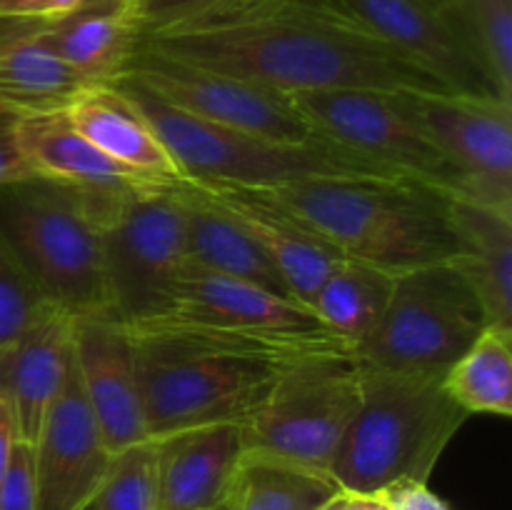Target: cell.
<instances>
[{
    "label": "cell",
    "instance_id": "1",
    "mask_svg": "<svg viewBox=\"0 0 512 510\" xmlns=\"http://www.w3.org/2000/svg\"><path fill=\"white\" fill-rule=\"evenodd\" d=\"M138 50L285 95L445 90L330 0H238L205 18L145 35Z\"/></svg>",
    "mask_w": 512,
    "mask_h": 510
},
{
    "label": "cell",
    "instance_id": "2",
    "mask_svg": "<svg viewBox=\"0 0 512 510\" xmlns=\"http://www.w3.org/2000/svg\"><path fill=\"white\" fill-rule=\"evenodd\" d=\"M128 330L150 438L243 423L290 363L318 350L350 348L330 330L258 335L175 320Z\"/></svg>",
    "mask_w": 512,
    "mask_h": 510
},
{
    "label": "cell",
    "instance_id": "3",
    "mask_svg": "<svg viewBox=\"0 0 512 510\" xmlns=\"http://www.w3.org/2000/svg\"><path fill=\"white\" fill-rule=\"evenodd\" d=\"M265 193L338 255L390 275L443 263L455 253L450 195L418 180L315 178Z\"/></svg>",
    "mask_w": 512,
    "mask_h": 510
},
{
    "label": "cell",
    "instance_id": "4",
    "mask_svg": "<svg viewBox=\"0 0 512 510\" xmlns=\"http://www.w3.org/2000/svg\"><path fill=\"white\" fill-rule=\"evenodd\" d=\"M443 375L363 363L360 403L330 465L345 495L373 498L405 480L428 483L470 418L448 395Z\"/></svg>",
    "mask_w": 512,
    "mask_h": 510
},
{
    "label": "cell",
    "instance_id": "5",
    "mask_svg": "<svg viewBox=\"0 0 512 510\" xmlns=\"http://www.w3.org/2000/svg\"><path fill=\"white\" fill-rule=\"evenodd\" d=\"M110 83L133 98L185 180L270 190L315 178H403L330 140L290 143L220 128L165 105L120 75Z\"/></svg>",
    "mask_w": 512,
    "mask_h": 510
},
{
    "label": "cell",
    "instance_id": "6",
    "mask_svg": "<svg viewBox=\"0 0 512 510\" xmlns=\"http://www.w3.org/2000/svg\"><path fill=\"white\" fill-rule=\"evenodd\" d=\"M0 238L50 305L73 318L108 313L100 228L85 190L45 178L0 185Z\"/></svg>",
    "mask_w": 512,
    "mask_h": 510
},
{
    "label": "cell",
    "instance_id": "7",
    "mask_svg": "<svg viewBox=\"0 0 512 510\" xmlns=\"http://www.w3.org/2000/svg\"><path fill=\"white\" fill-rule=\"evenodd\" d=\"M88 195L100 228L108 313L128 328L160 318L188 263L173 180Z\"/></svg>",
    "mask_w": 512,
    "mask_h": 510
},
{
    "label": "cell",
    "instance_id": "8",
    "mask_svg": "<svg viewBox=\"0 0 512 510\" xmlns=\"http://www.w3.org/2000/svg\"><path fill=\"white\" fill-rule=\"evenodd\" d=\"M360 378L363 363L353 348L318 350L290 363L240 423L245 455L330 475L360 403Z\"/></svg>",
    "mask_w": 512,
    "mask_h": 510
},
{
    "label": "cell",
    "instance_id": "9",
    "mask_svg": "<svg viewBox=\"0 0 512 510\" xmlns=\"http://www.w3.org/2000/svg\"><path fill=\"white\" fill-rule=\"evenodd\" d=\"M485 328L475 290L443 260L395 275L388 308L355 355L373 368L445 373Z\"/></svg>",
    "mask_w": 512,
    "mask_h": 510
},
{
    "label": "cell",
    "instance_id": "10",
    "mask_svg": "<svg viewBox=\"0 0 512 510\" xmlns=\"http://www.w3.org/2000/svg\"><path fill=\"white\" fill-rule=\"evenodd\" d=\"M403 93L323 90L293 95V100L318 138L373 160L403 178L418 180L448 195H463L458 170L443 158L410 115Z\"/></svg>",
    "mask_w": 512,
    "mask_h": 510
},
{
    "label": "cell",
    "instance_id": "11",
    "mask_svg": "<svg viewBox=\"0 0 512 510\" xmlns=\"http://www.w3.org/2000/svg\"><path fill=\"white\" fill-rule=\"evenodd\" d=\"M120 78L148 90L165 105L220 128L243 130L290 143L323 140L300 115L293 95L268 85L135 50Z\"/></svg>",
    "mask_w": 512,
    "mask_h": 510
},
{
    "label": "cell",
    "instance_id": "12",
    "mask_svg": "<svg viewBox=\"0 0 512 510\" xmlns=\"http://www.w3.org/2000/svg\"><path fill=\"white\" fill-rule=\"evenodd\" d=\"M403 100L458 170L463 195L512 210V100L450 90H405Z\"/></svg>",
    "mask_w": 512,
    "mask_h": 510
},
{
    "label": "cell",
    "instance_id": "13",
    "mask_svg": "<svg viewBox=\"0 0 512 510\" xmlns=\"http://www.w3.org/2000/svg\"><path fill=\"white\" fill-rule=\"evenodd\" d=\"M360 28L438 80L450 93L503 95L470 38L460 5L438 10L420 0H330ZM508 98V95H503ZM512 100V98H510Z\"/></svg>",
    "mask_w": 512,
    "mask_h": 510
},
{
    "label": "cell",
    "instance_id": "14",
    "mask_svg": "<svg viewBox=\"0 0 512 510\" xmlns=\"http://www.w3.org/2000/svg\"><path fill=\"white\" fill-rule=\"evenodd\" d=\"M75 378L110 453L148 440L133 335L110 313L73 318Z\"/></svg>",
    "mask_w": 512,
    "mask_h": 510
},
{
    "label": "cell",
    "instance_id": "15",
    "mask_svg": "<svg viewBox=\"0 0 512 510\" xmlns=\"http://www.w3.org/2000/svg\"><path fill=\"white\" fill-rule=\"evenodd\" d=\"M38 510H90L113 453L75 378L73 355L63 385L33 443Z\"/></svg>",
    "mask_w": 512,
    "mask_h": 510
},
{
    "label": "cell",
    "instance_id": "16",
    "mask_svg": "<svg viewBox=\"0 0 512 510\" xmlns=\"http://www.w3.org/2000/svg\"><path fill=\"white\" fill-rule=\"evenodd\" d=\"M155 320L258 335L325 330L313 310L295 298L273 293L248 280L213 273L190 260L175 283L168 308Z\"/></svg>",
    "mask_w": 512,
    "mask_h": 510
},
{
    "label": "cell",
    "instance_id": "17",
    "mask_svg": "<svg viewBox=\"0 0 512 510\" xmlns=\"http://www.w3.org/2000/svg\"><path fill=\"white\" fill-rule=\"evenodd\" d=\"M188 183H193L205 198L213 200L218 208L233 215L248 230L250 238L278 265L295 300L310 308L315 290L320 288L335 260L343 255H338L318 235L310 233L265 190L223 183H195V180H188Z\"/></svg>",
    "mask_w": 512,
    "mask_h": 510
},
{
    "label": "cell",
    "instance_id": "18",
    "mask_svg": "<svg viewBox=\"0 0 512 510\" xmlns=\"http://www.w3.org/2000/svg\"><path fill=\"white\" fill-rule=\"evenodd\" d=\"M155 443V510H213L230 498L245 455L240 423L200 425L155 438Z\"/></svg>",
    "mask_w": 512,
    "mask_h": 510
},
{
    "label": "cell",
    "instance_id": "19",
    "mask_svg": "<svg viewBox=\"0 0 512 510\" xmlns=\"http://www.w3.org/2000/svg\"><path fill=\"white\" fill-rule=\"evenodd\" d=\"M73 345V315L48 308L28 330L0 343V395L13 408L18 435L35 443L63 385Z\"/></svg>",
    "mask_w": 512,
    "mask_h": 510
},
{
    "label": "cell",
    "instance_id": "20",
    "mask_svg": "<svg viewBox=\"0 0 512 510\" xmlns=\"http://www.w3.org/2000/svg\"><path fill=\"white\" fill-rule=\"evenodd\" d=\"M63 113L90 145L138 178L153 183L183 178L148 118L115 83H88Z\"/></svg>",
    "mask_w": 512,
    "mask_h": 510
},
{
    "label": "cell",
    "instance_id": "21",
    "mask_svg": "<svg viewBox=\"0 0 512 510\" xmlns=\"http://www.w3.org/2000/svg\"><path fill=\"white\" fill-rule=\"evenodd\" d=\"M455 253L450 263L468 280L490 328L512 333V210L470 195H450Z\"/></svg>",
    "mask_w": 512,
    "mask_h": 510
},
{
    "label": "cell",
    "instance_id": "22",
    "mask_svg": "<svg viewBox=\"0 0 512 510\" xmlns=\"http://www.w3.org/2000/svg\"><path fill=\"white\" fill-rule=\"evenodd\" d=\"M15 143L33 178L53 180L85 193H113L153 183L125 170L90 145L63 110L15 118Z\"/></svg>",
    "mask_w": 512,
    "mask_h": 510
},
{
    "label": "cell",
    "instance_id": "23",
    "mask_svg": "<svg viewBox=\"0 0 512 510\" xmlns=\"http://www.w3.org/2000/svg\"><path fill=\"white\" fill-rule=\"evenodd\" d=\"M173 188L183 203L185 250H188L190 263L295 298L285 278L280 275L278 265L250 238L248 230L233 215H228L213 200L205 198L185 178L173 180Z\"/></svg>",
    "mask_w": 512,
    "mask_h": 510
},
{
    "label": "cell",
    "instance_id": "24",
    "mask_svg": "<svg viewBox=\"0 0 512 510\" xmlns=\"http://www.w3.org/2000/svg\"><path fill=\"white\" fill-rule=\"evenodd\" d=\"M0 110L13 118L63 110L85 80L35 33L30 20H0Z\"/></svg>",
    "mask_w": 512,
    "mask_h": 510
},
{
    "label": "cell",
    "instance_id": "25",
    "mask_svg": "<svg viewBox=\"0 0 512 510\" xmlns=\"http://www.w3.org/2000/svg\"><path fill=\"white\" fill-rule=\"evenodd\" d=\"M38 38L85 83H110L128 68L140 35L123 10L83 8L60 20H30Z\"/></svg>",
    "mask_w": 512,
    "mask_h": 510
},
{
    "label": "cell",
    "instance_id": "26",
    "mask_svg": "<svg viewBox=\"0 0 512 510\" xmlns=\"http://www.w3.org/2000/svg\"><path fill=\"white\" fill-rule=\"evenodd\" d=\"M393 283L395 275L385 270L353 258H338L315 290L310 310L325 330L355 350L378 328Z\"/></svg>",
    "mask_w": 512,
    "mask_h": 510
},
{
    "label": "cell",
    "instance_id": "27",
    "mask_svg": "<svg viewBox=\"0 0 512 510\" xmlns=\"http://www.w3.org/2000/svg\"><path fill=\"white\" fill-rule=\"evenodd\" d=\"M443 385L468 415H512V333L485 328L445 370Z\"/></svg>",
    "mask_w": 512,
    "mask_h": 510
},
{
    "label": "cell",
    "instance_id": "28",
    "mask_svg": "<svg viewBox=\"0 0 512 510\" xmlns=\"http://www.w3.org/2000/svg\"><path fill=\"white\" fill-rule=\"evenodd\" d=\"M343 490L330 475L243 455L233 485L235 510H323Z\"/></svg>",
    "mask_w": 512,
    "mask_h": 510
},
{
    "label": "cell",
    "instance_id": "29",
    "mask_svg": "<svg viewBox=\"0 0 512 510\" xmlns=\"http://www.w3.org/2000/svg\"><path fill=\"white\" fill-rule=\"evenodd\" d=\"M158 500V443L155 438L118 450L90 510H155Z\"/></svg>",
    "mask_w": 512,
    "mask_h": 510
},
{
    "label": "cell",
    "instance_id": "30",
    "mask_svg": "<svg viewBox=\"0 0 512 510\" xmlns=\"http://www.w3.org/2000/svg\"><path fill=\"white\" fill-rule=\"evenodd\" d=\"M460 15L498 90L512 98V0H460Z\"/></svg>",
    "mask_w": 512,
    "mask_h": 510
},
{
    "label": "cell",
    "instance_id": "31",
    "mask_svg": "<svg viewBox=\"0 0 512 510\" xmlns=\"http://www.w3.org/2000/svg\"><path fill=\"white\" fill-rule=\"evenodd\" d=\"M53 305L43 298L23 265L0 238V343L28 330Z\"/></svg>",
    "mask_w": 512,
    "mask_h": 510
},
{
    "label": "cell",
    "instance_id": "32",
    "mask_svg": "<svg viewBox=\"0 0 512 510\" xmlns=\"http://www.w3.org/2000/svg\"><path fill=\"white\" fill-rule=\"evenodd\" d=\"M238 0H128L123 15L140 38L205 18L210 13L228 8Z\"/></svg>",
    "mask_w": 512,
    "mask_h": 510
},
{
    "label": "cell",
    "instance_id": "33",
    "mask_svg": "<svg viewBox=\"0 0 512 510\" xmlns=\"http://www.w3.org/2000/svg\"><path fill=\"white\" fill-rule=\"evenodd\" d=\"M0 510H38L33 443H25V440L15 443L8 473L0 485Z\"/></svg>",
    "mask_w": 512,
    "mask_h": 510
},
{
    "label": "cell",
    "instance_id": "34",
    "mask_svg": "<svg viewBox=\"0 0 512 510\" xmlns=\"http://www.w3.org/2000/svg\"><path fill=\"white\" fill-rule=\"evenodd\" d=\"M373 498L383 510H450L448 503L428 488V483H418V480L390 485Z\"/></svg>",
    "mask_w": 512,
    "mask_h": 510
},
{
    "label": "cell",
    "instance_id": "35",
    "mask_svg": "<svg viewBox=\"0 0 512 510\" xmlns=\"http://www.w3.org/2000/svg\"><path fill=\"white\" fill-rule=\"evenodd\" d=\"M15 118L0 110V185L13 183V180L33 178L20 155L18 143H15Z\"/></svg>",
    "mask_w": 512,
    "mask_h": 510
},
{
    "label": "cell",
    "instance_id": "36",
    "mask_svg": "<svg viewBox=\"0 0 512 510\" xmlns=\"http://www.w3.org/2000/svg\"><path fill=\"white\" fill-rule=\"evenodd\" d=\"M20 440L18 425H15L13 408L8 405V400L0 395V485H3L5 473H8L10 455H13L15 443Z\"/></svg>",
    "mask_w": 512,
    "mask_h": 510
},
{
    "label": "cell",
    "instance_id": "37",
    "mask_svg": "<svg viewBox=\"0 0 512 510\" xmlns=\"http://www.w3.org/2000/svg\"><path fill=\"white\" fill-rule=\"evenodd\" d=\"M85 0H40L38 13H35L33 20H40V23H50V20H60L65 15L75 13V10L83 8Z\"/></svg>",
    "mask_w": 512,
    "mask_h": 510
},
{
    "label": "cell",
    "instance_id": "38",
    "mask_svg": "<svg viewBox=\"0 0 512 510\" xmlns=\"http://www.w3.org/2000/svg\"><path fill=\"white\" fill-rule=\"evenodd\" d=\"M40 0H0V20H33Z\"/></svg>",
    "mask_w": 512,
    "mask_h": 510
},
{
    "label": "cell",
    "instance_id": "39",
    "mask_svg": "<svg viewBox=\"0 0 512 510\" xmlns=\"http://www.w3.org/2000/svg\"><path fill=\"white\" fill-rule=\"evenodd\" d=\"M335 510H383L375 498H360V495H340Z\"/></svg>",
    "mask_w": 512,
    "mask_h": 510
},
{
    "label": "cell",
    "instance_id": "40",
    "mask_svg": "<svg viewBox=\"0 0 512 510\" xmlns=\"http://www.w3.org/2000/svg\"><path fill=\"white\" fill-rule=\"evenodd\" d=\"M128 0H85L83 8H108V10H123ZM80 8V10H83Z\"/></svg>",
    "mask_w": 512,
    "mask_h": 510
},
{
    "label": "cell",
    "instance_id": "41",
    "mask_svg": "<svg viewBox=\"0 0 512 510\" xmlns=\"http://www.w3.org/2000/svg\"><path fill=\"white\" fill-rule=\"evenodd\" d=\"M420 3L430 5V8H438V10H453V8H458L460 0H420Z\"/></svg>",
    "mask_w": 512,
    "mask_h": 510
},
{
    "label": "cell",
    "instance_id": "42",
    "mask_svg": "<svg viewBox=\"0 0 512 510\" xmlns=\"http://www.w3.org/2000/svg\"><path fill=\"white\" fill-rule=\"evenodd\" d=\"M213 510H235V503H233V493H230V498H228V500H223V503H220V505H215Z\"/></svg>",
    "mask_w": 512,
    "mask_h": 510
},
{
    "label": "cell",
    "instance_id": "43",
    "mask_svg": "<svg viewBox=\"0 0 512 510\" xmlns=\"http://www.w3.org/2000/svg\"><path fill=\"white\" fill-rule=\"evenodd\" d=\"M340 495H343V493H340ZM340 495H338V498H340ZM338 498H335V500H330V503H328V505H325V508H323V510H335V503H338Z\"/></svg>",
    "mask_w": 512,
    "mask_h": 510
}]
</instances>
